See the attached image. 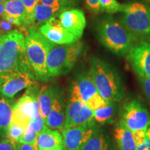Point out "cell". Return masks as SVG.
Segmentation results:
<instances>
[{"label":"cell","instance_id":"6da1fadb","mask_svg":"<svg viewBox=\"0 0 150 150\" xmlns=\"http://www.w3.org/2000/svg\"><path fill=\"white\" fill-rule=\"evenodd\" d=\"M22 71H31L23 33L13 30L2 35L0 43V86Z\"/></svg>","mask_w":150,"mask_h":150},{"label":"cell","instance_id":"7a4b0ae2","mask_svg":"<svg viewBox=\"0 0 150 150\" xmlns=\"http://www.w3.org/2000/svg\"><path fill=\"white\" fill-rule=\"evenodd\" d=\"M88 73L97 92L104 99L115 103L123 99L125 88L122 81L109 63L94 56L91 59Z\"/></svg>","mask_w":150,"mask_h":150},{"label":"cell","instance_id":"3957f363","mask_svg":"<svg viewBox=\"0 0 150 150\" xmlns=\"http://www.w3.org/2000/svg\"><path fill=\"white\" fill-rule=\"evenodd\" d=\"M95 29L99 42L117 56L127 55L136 42L120 21L111 16L99 18Z\"/></svg>","mask_w":150,"mask_h":150},{"label":"cell","instance_id":"277c9868","mask_svg":"<svg viewBox=\"0 0 150 150\" xmlns=\"http://www.w3.org/2000/svg\"><path fill=\"white\" fill-rule=\"evenodd\" d=\"M82 50L83 42L79 40L71 44L52 42L47 56L48 78L68 74L79 58Z\"/></svg>","mask_w":150,"mask_h":150},{"label":"cell","instance_id":"5b68a950","mask_svg":"<svg viewBox=\"0 0 150 150\" xmlns=\"http://www.w3.org/2000/svg\"><path fill=\"white\" fill-rule=\"evenodd\" d=\"M51 43L35 26L29 27L25 37L26 54L35 79L42 81L49 79L47 56Z\"/></svg>","mask_w":150,"mask_h":150},{"label":"cell","instance_id":"8992f818","mask_svg":"<svg viewBox=\"0 0 150 150\" xmlns=\"http://www.w3.org/2000/svg\"><path fill=\"white\" fill-rule=\"evenodd\" d=\"M120 21L136 42L150 40V7L141 3L122 4Z\"/></svg>","mask_w":150,"mask_h":150},{"label":"cell","instance_id":"52a82bcc","mask_svg":"<svg viewBox=\"0 0 150 150\" xmlns=\"http://www.w3.org/2000/svg\"><path fill=\"white\" fill-rule=\"evenodd\" d=\"M98 131L99 127L94 120L63 129L61 134L65 150H81L86 142Z\"/></svg>","mask_w":150,"mask_h":150},{"label":"cell","instance_id":"ba28073f","mask_svg":"<svg viewBox=\"0 0 150 150\" xmlns=\"http://www.w3.org/2000/svg\"><path fill=\"white\" fill-rule=\"evenodd\" d=\"M121 120L133 132L148 128L150 125V114L139 101L133 99L125 104Z\"/></svg>","mask_w":150,"mask_h":150},{"label":"cell","instance_id":"9c48e42d","mask_svg":"<svg viewBox=\"0 0 150 150\" xmlns=\"http://www.w3.org/2000/svg\"><path fill=\"white\" fill-rule=\"evenodd\" d=\"M39 112L37 99L24 94L13 106L12 120L11 124L20 126L25 129L29 126L31 120Z\"/></svg>","mask_w":150,"mask_h":150},{"label":"cell","instance_id":"30bf717a","mask_svg":"<svg viewBox=\"0 0 150 150\" xmlns=\"http://www.w3.org/2000/svg\"><path fill=\"white\" fill-rule=\"evenodd\" d=\"M127 59L138 77H150V42L135 44L127 54Z\"/></svg>","mask_w":150,"mask_h":150},{"label":"cell","instance_id":"8fae6325","mask_svg":"<svg viewBox=\"0 0 150 150\" xmlns=\"http://www.w3.org/2000/svg\"><path fill=\"white\" fill-rule=\"evenodd\" d=\"M98 92L89 73H83L72 83L67 102H82L86 104Z\"/></svg>","mask_w":150,"mask_h":150},{"label":"cell","instance_id":"7c38bea8","mask_svg":"<svg viewBox=\"0 0 150 150\" xmlns=\"http://www.w3.org/2000/svg\"><path fill=\"white\" fill-rule=\"evenodd\" d=\"M39 31L48 40L55 44H71L79 40L74 35L62 27L60 20L56 18H51L41 25Z\"/></svg>","mask_w":150,"mask_h":150},{"label":"cell","instance_id":"4fadbf2b","mask_svg":"<svg viewBox=\"0 0 150 150\" xmlns=\"http://www.w3.org/2000/svg\"><path fill=\"white\" fill-rule=\"evenodd\" d=\"M35 75L31 71H22L0 86V95L13 99L22 90L29 88L36 84Z\"/></svg>","mask_w":150,"mask_h":150},{"label":"cell","instance_id":"5bb4252c","mask_svg":"<svg viewBox=\"0 0 150 150\" xmlns=\"http://www.w3.org/2000/svg\"><path fill=\"white\" fill-rule=\"evenodd\" d=\"M93 120V110L82 102H67L64 129L71 128Z\"/></svg>","mask_w":150,"mask_h":150},{"label":"cell","instance_id":"9a60e30c","mask_svg":"<svg viewBox=\"0 0 150 150\" xmlns=\"http://www.w3.org/2000/svg\"><path fill=\"white\" fill-rule=\"evenodd\" d=\"M65 109L66 106L63 99V93L59 88L56 86L51 110L45 119L46 127L59 131L64 129Z\"/></svg>","mask_w":150,"mask_h":150},{"label":"cell","instance_id":"2e32d148","mask_svg":"<svg viewBox=\"0 0 150 150\" xmlns=\"http://www.w3.org/2000/svg\"><path fill=\"white\" fill-rule=\"evenodd\" d=\"M59 20L62 27L74 35L79 40L81 38L86 24L83 11L76 8L67 9L59 15Z\"/></svg>","mask_w":150,"mask_h":150},{"label":"cell","instance_id":"e0dca14e","mask_svg":"<svg viewBox=\"0 0 150 150\" xmlns=\"http://www.w3.org/2000/svg\"><path fill=\"white\" fill-rule=\"evenodd\" d=\"M37 147L38 150H65L61 133L47 127L38 135Z\"/></svg>","mask_w":150,"mask_h":150},{"label":"cell","instance_id":"ac0fdd59","mask_svg":"<svg viewBox=\"0 0 150 150\" xmlns=\"http://www.w3.org/2000/svg\"><path fill=\"white\" fill-rule=\"evenodd\" d=\"M113 135L118 150H136L137 145L134 141L132 131L122 120H120L116 124Z\"/></svg>","mask_w":150,"mask_h":150},{"label":"cell","instance_id":"d6986e66","mask_svg":"<svg viewBox=\"0 0 150 150\" xmlns=\"http://www.w3.org/2000/svg\"><path fill=\"white\" fill-rule=\"evenodd\" d=\"M13 102L0 95V136H6L13 115Z\"/></svg>","mask_w":150,"mask_h":150},{"label":"cell","instance_id":"ffe728a7","mask_svg":"<svg viewBox=\"0 0 150 150\" xmlns=\"http://www.w3.org/2000/svg\"><path fill=\"white\" fill-rule=\"evenodd\" d=\"M55 88V86H44L39 91L38 96L37 97L39 112L45 120L47 117L51 110Z\"/></svg>","mask_w":150,"mask_h":150},{"label":"cell","instance_id":"44dd1931","mask_svg":"<svg viewBox=\"0 0 150 150\" xmlns=\"http://www.w3.org/2000/svg\"><path fill=\"white\" fill-rule=\"evenodd\" d=\"M5 11L3 18H11L16 20L23 27L25 8L22 0H6L4 2Z\"/></svg>","mask_w":150,"mask_h":150},{"label":"cell","instance_id":"7402d4cb","mask_svg":"<svg viewBox=\"0 0 150 150\" xmlns=\"http://www.w3.org/2000/svg\"><path fill=\"white\" fill-rule=\"evenodd\" d=\"M61 9L45 5L38 0L34 11V23L36 26L42 25L52 18H56L62 12Z\"/></svg>","mask_w":150,"mask_h":150},{"label":"cell","instance_id":"603a6c76","mask_svg":"<svg viewBox=\"0 0 150 150\" xmlns=\"http://www.w3.org/2000/svg\"><path fill=\"white\" fill-rule=\"evenodd\" d=\"M115 114V106L114 102H109L106 106L93 111V120L100 125H106L113 120Z\"/></svg>","mask_w":150,"mask_h":150},{"label":"cell","instance_id":"cb8c5ba5","mask_svg":"<svg viewBox=\"0 0 150 150\" xmlns=\"http://www.w3.org/2000/svg\"><path fill=\"white\" fill-rule=\"evenodd\" d=\"M81 150H110L109 142L106 135L99 130L86 142Z\"/></svg>","mask_w":150,"mask_h":150},{"label":"cell","instance_id":"d4e9b609","mask_svg":"<svg viewBox=\"0 0 150 150\" xmlns=\"http://www.w3.org/2000/svg\"><path fill=\"white\" fill-rule=\"evenodd\" d=\"M22 1L25 8L23 27H30L34 24V11L38 0H22Z\"/></svg>","mask_w":150,"mask_h":150},{"label":"cell","instance_id":"484cf974","mask_svg":"<svg viewBox=\"0 0 150 150\" xmlns=\"http://www.w3.org/2000/svg\"><path fill=\"white\" fill-rule=\"evenodd\" d=\"M24 129L23 127L18 126L15 124H11L10 127L7 131L6 138L8 139L13 145L20 143L24 134Z\"/></svg>","mask_w":150,"mask_h":150},{"label":"cell","instance_id":"4316f807","mask_svg":"<svg viewBox=\"0 0 150 150\" xmlns=\"http://www.w3.org/2000/svg\"><path fill=\"white\" fill-rule=\"evenodd\" d=\"M102 11H106L108 13H115L121 12L122 4L116 0H99Z\"/></svg>","mask_w":150,"mask_h":150},{"label":"cell","instance_id":"83f0119b","mask_svg":"<svg viewBox=\"0 0 150 150\" xmlns=\"http://www.w3.org/2000/svg\"><path fill=\"white\" fill-rule=\"evenodd\" d=\"M43 4L65 11L74 6L76 0H38Z\"/></svg>","mask_w":150,"mask_h":150},{"label":"cell","instance_id":"f1b7e54d","mask_svg":"<svg viewBox=\"0 0 150 150\" xmlns=\"http://www.w3.org/2000/svg\"><path fill=\"white\" fill-rule=\"evenodd\" d=\"M38 134L35 132L31 127L28 126L24 131V136L20 143H26L37 146V138Z\"/></svg>","mask_w":150,"mask_h":150},{"label":"cell","instance_id":"f546056e","mask_svg":"<svg viewBox=\"0 0 150 150\" xmlns=\"http://www.w3.org/2000/svg\"><path fill=\"white\" fill-rule=\"evenodd\" d=\"M108 102H108L106 99L103 98L99 93H97L96 95H93V96L86 103V104L87 105L91 110H93L94 111V110L98 109L99 108L106 106Z\"/></svg>","mask_w":150,"mask_h":150},{"label":"cell","instance_id":"4dcf8cb0","mask_svg":"<svg viewBox=\"0 0 150 150\" xmlns=\"http://www.w3.org/2000/svg\"><path fill=\"white\" fill-rule=\"evenodd\" d=\"M29 125L35 131V132L39 134V133L44 129V127H46L45 120L41 116L40 112H38V113L31 120V122H30Z\"/></svg>","mask_w":150,"mask_h":150},{"label":"cell","instance_id":"1f68e13d","mask_svg":"<svg viewBox=\"0 0 150 150\" xmlns=\"http://www.w3.org/2000/svg\"><path fill=\"white\" fill-rule=\"evenodd\" d=\"M147 129H139V130L134 131L132 132L134 141L136 142L137 146L140 145L142 144V142L145 141Z\"/></svg>","mask_w":150,"mask_h":150},{"label":"cell","instance_id":"d6a6232c","mask_svg":"<svg viewBox=\"0 0 150 150\" xmlns=\"http://www.w3.org/2000/svg\"><path fill=\"white\" fill-rule=\"evenodd\" d=\"M88 8L94 13H99L102 12L99 0H85Z\"/></svg>","mask_w":150,"mask_h":150},{"label":"cell","instance_id":"836d02e7","mask_svg":"<svg viewBox=\"0 0 150 150\" xmlns=\"http://www.w3.org/2000/svg\"><path fill=\"white\" fill-rule=\"evenodd\" d=\"M139 79L145 96L150 101V77H139Z\"/></svg>","mask_w":150,"mask_h":150},{"label":"cell","instance_id":"e575fe53","mask_svg":"<svg viewBox=\"0 0 150 150\" xmlns=\"http://www.w3.org/2000/svg\"><path fill=\"white\" fill-rule=\"evenodd\" d=\"M136 150H150V125L147 129L145 141L140 145L137 146Z\"/></svg>","mask_w":150,"mask_h":150},{"label":"cell","instance_id":"d590c367","mask_svg":"<svg viewBox=\"0 0 150 150\" xmlns=\"http://www.w3.org/2000/svg\"><path fill=\"white\" fill-rule=\"evenodd\" d=\"M11 29H12V24L6 21L5 20L0 21V33H1V34H2V33H6L7 34V33L12 31Z\"/></svg>","mask_w":150,"mask_h":150},{"label":"cell","instance_id":"8d00e7d4","mask_svg":"<svg viewBox=\"0 0 150 150\" xmlns=\"http://www.w3.org/2000/svg\"><path fill=\"white\" fill-rule=\"evenodd\" d=\"M0 150H14V145L7 138L0 140Z\"/></svg>","mask_w":150,"mask_h":150},{"label":"cell","instance_id":"74e56055","mask_svg":"<svg viewBox=\"0 0 150 150\" xmlns=\"http://www.w3.org/2000/svg\"><path fill=\"white\" fill-rule=\"evenodd\" d=\"M16 146L18 150H38L37 146H34L32 145L26 143H17Z\"/></svg>","mask_w":150,"mask_h":150},{"label":"cell","instance_id":"f35d334b","mask_svg":"<svg viewBox=\"0 0 150 150\" xmlns=\"http://www.w3.org/2000/svg\"><path fill=\"white\" fill-rule=\"evenodd\" d=\"M5 7L4 3H0V16H2L4 13Z\"/></svg>","mask_w":150,"mask_h":150},{"label":"cell","instance_id":"ab89813d","mask_svg":"<svg viewBox=\"0 0 150 150\" xmlns=\"http://www.w3.org/2000/svg\"><path fill=\"white\" fill-rule=\"evenodd\" d=\"M6 0H0V3H4Z\"/></svg>","mask_w":150,"mask_h":150},{"label":"cell","instance_id":"60d3db41","mask_svg":"<svg viewBox=\"0 0 150 150\" xmlns=\"http://www.w3.org/2000/svg\"><path fill=\"white\" fill-rule=\"evenodd\" d=\"M14 150H18V148H17L16 145H14Z\"/></svg>","mask_w":150,"mask_h":150},{"label":"cell","instance_id":"b9f144b4","mask_svg":"<svg viewBox=\"0 0 150 150\" xmlns=\"http://www.w3.org/2000/svg\"><path fill=\"white\" fill-rule=\"evenodd\" d=\"M1 38H2V35H1V36H0V43H1Z\"/></svg>","mask_w":150,"mask_h":150},{"label":"cell","instance_id":"7bdbcfd3","mask_svg":"<svg viewBox=\"0 0 150 150\" xmlns=\"http://www.w3.org/2000/svg\"><path fill=\"white\" fill-rule=\"evenodd\" d=\"M147 1H149V2L150 3V0H147Z\"/></svg>","mask_w":150,"mask_h":150},{"label":"cell","instance_id":"ee69618b","mask_svg":"<svg viewBox=\"0 0 150 150\" xmlns=\"http://www.w3.org/2000/svg\"><path fill=\"white\" fill-rule=\"evenodd\" d=\"M1 35H1V33H0V36H1Z\"/></svg>","mask_w":150,"mask_h":150}]
</instances>
